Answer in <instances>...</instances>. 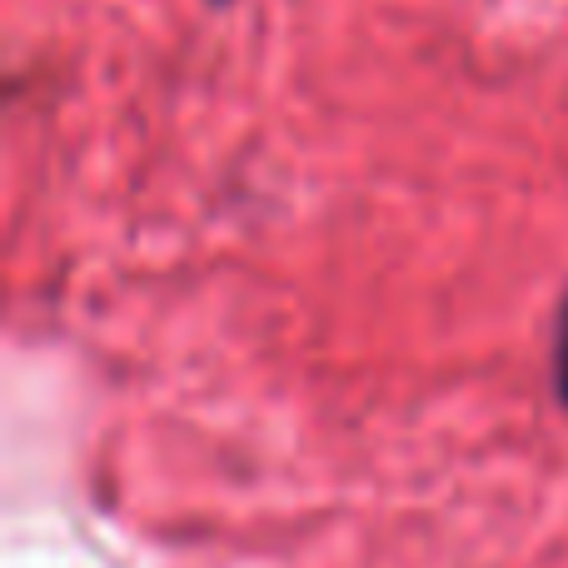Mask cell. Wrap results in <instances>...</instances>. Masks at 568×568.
<instances>
[{"label":"cell","instance_id":"obj_1","mask_svg":"<svg viewBox=\"0 0 568 568\" xmlns=\"http://www.w3.org/2000/svg\"><path fill=\"white\" fill-rule=\"evenodd\" d=\"M554 389L568 404V294L559 304V324H554Z\"/></svg>","mask_w":568,"mask_h":568}]
</instances>
